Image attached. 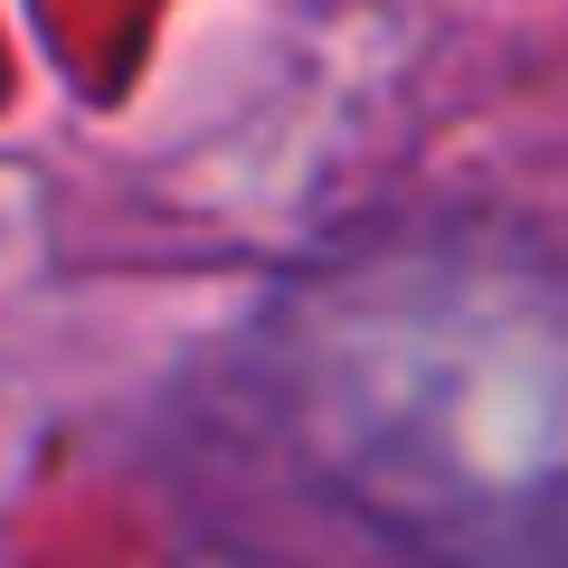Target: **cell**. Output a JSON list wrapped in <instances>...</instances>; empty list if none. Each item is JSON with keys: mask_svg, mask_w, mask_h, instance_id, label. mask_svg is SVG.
Listing matches in <instances>:
<instances>
[{"mask_svg": "<svg viewBox=\"0 0 568 568\" xmlns=\"http://www.w3.org/2000/svg\"><path fill=\"white\" fill-rule=\"evenodd\" d=\"M323 474L465 568L568 559V294L540 275L369 265L294 323Z\"/></svg>", "mask_w": 568, "mask_h": 568, "instance_id": "obj_1", "label": "cell"}]
</instances>
